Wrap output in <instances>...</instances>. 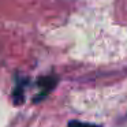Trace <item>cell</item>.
<instances>
[{"label":"cell","instance_id":"obj_3","mask_svg":"<svg viewBox=\"0 0 127 127\" xmlns=\"http://www.w3.org/2000/svg\"><path fill=\"white\" fill-rule=\"evenodd\" d=\"M92 127H96V126H92Z\"/></svg>","mask_w":127,"mask_h":127},{"label":"cell","instance_id":"obj_1","mask_svg":"<svg viewBox=\"0 0 127 127\" xmlns=\"http://www.w3.org/2000/svg\"><path fill=\"white\" fill-rule=\"evenodd\" d=\"M55 83H56V81H55V78H52V77L41 78V79L38 81V85L42 88V90H44V92H49V90H52L53 86H55Z\"/></svg>","mask_w":127,"mask_h":127},{"label":"cell","instance_id":"obj_2","mask_svg":"<svg viewBox=\"0 0 127 127\" xmlns=\"http://www.w3.org/2000/svg\"><path fill=\"white\" fill-rule=\"evenodd\" d=\"M68 127H92V126H89V124H86V123H82V122H70L68 123Z\"/></svg>","mask_w":127,"mask_h":127}]
</instances>
